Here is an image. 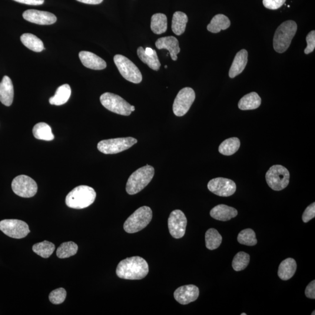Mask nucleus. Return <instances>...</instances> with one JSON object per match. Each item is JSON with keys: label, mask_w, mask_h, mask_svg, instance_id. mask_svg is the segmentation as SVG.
<instances>
[{"label": "nucleus", "mask_w": 315, "mask_h": 315, "mask_svg": "<svg viewBox=\"0 0 315 315\" xmlns=\"http://www.w3.org/2000/svg\"><path fill=\"white\" fill-rule=\"evenodd\" d=\"M148 273L147 262L140 256L128 257L122 260L117 268V276L126 280H141Z\"/></svg>", "instance_id": "obj_1"}, {"label": "nucleus", "mask_w": 315, "mask_h": 315, "mask_svg": "<svg viewBox=\"0 0 315 315\" xmlns=\"http://www.w3.org/2000/svg\"><path fill=\"white\" fill-rule=\"evenodd\" d=\"M96 197L97 193L94 189L88 186H79L66 196L65 203L69 208L83 209L94 203Z\"/></svg>", "instance_id": "obj_2"}, {"label": "nucleus", "mask_w": 315, "mask_h": 315, "mask_svg": "<svg viewBox=\"0 0 315 315\" xmlns=\"http://www.w3.org/2000/svg\"><path fill=\"white\" fill-rule=\"evenodd\" d=\"M154 174V168L150 165L138 169L128 178L126 188L127 193L133 195L143 190L150 183Z\"/></svg>", "instance_id": "obj_3"}, {"label": "nucleus", "mask_w": 315, "mask_h": 315, "mask_svg": "<svg viewBox=\"0 0 315 315\" xmlns=\"http://www.w3.org/2000/svg\"><path fill=\"white\" fill-rule=\"evenodd\" d=\"M297 31V24L294 21H287L278 26L273 39L275 51L279 54L286 52L290 47Z\"/></svg>", "instance_id": "obj_4"}, {"label": "nucleus", "mask_w": 315, "mask_h": 315, "mask_svg": "<svg viewBox=\"0 0 315 315\" xmlns=\"http://www.w3.org/2000/svg\"><path fill=\"white\" fill-rule=\"evenodd\" d=\"M152 218L150 207L143 206L137 209L129 217L124 224V230L128 234L140 231L150 224Z\"/></svg>", "instance_id": "obj_5"}, {"label": "nucleus", "mask_w": 315, "mask_h": 315, "mask_svg": "<svg viewBox=\"0 0 315 315\" xmlns=\"http://www.w3.org/2000/svg\"><path fill=\"white\" fill-rule=\"evenodd\" d=\"M290 175L286 168L280 165L272 166L266 174V180L269 187L275 191H280L287 187Z\"/></svg>", "instance_id": "obj_6"}, {"label": "nucleus", "mask_w": 315, "mask_h": 315, "mask_svg": "<svg viewBox=\"0 0 315 315\" xmlns=\"http://www.w3.org/2000/svg\"><path fill=\"white\" fill-rule=\"evenodd\" d=\"M137 142V139L132 137L112 138L101 141L97 148L103 154H115L128 150Z\"/></svg>", "instance_id": "obj_7"}, {"label": "nucleus", "mask_w": 315, "mask_h": 315, "mask_svg": "<svg viewBox=\"0 0 315 315\" xmlns=\"http://www.w3.org/2000/svg\"><path fill=\"white\" fill-rule=\"evenodd\" d=\"M114 62L123 77L126 80L134 84H139L142 81V77L140 71L133 63L125 56L116 55Z\"/></svg>", "instance_id": "obj_8"}, {"label": "nucleus", "mask_w": 315, "mask_h": 315, "mask_svg": "<svg viewBox=\"0 0 315 315\" xmlns=\"http://www.w3.org/2000/svg\"><path fill=\"white\" fill-rule=\"evenodd\" d=\"M100 101L108 110L123 116H129L131 114V105L120 96L106 92L100 97Z\"/></svg>", "instance_id": "obj_9"}, {"label": "nucleus", "mask_w": 315, "mask_h": 315, "mask_svg": "<svg viewBox=\"0 0 315 315\" xmlns=\"http://www.w3.org/2000/svg\"><path fill=\"white\" fill-rule=\"evenodd\" d=\"M12 189L18 196L25 198L34 197L37 193L38 185L31 178L26 175H19L14 179Z\"/></svg>", "instance_id": "obj_10"}, {"label": "nucleus", "mask_w": 315, "mask_h": 315, "mask_svg": "<svg viewBox=\"0 0 315 315\" xmlns=\"http://www.w3.org/2000/svg\"><path fill=\"white\" fill-rule=\"evenodd\" d=\"M195 98V92L193 89L186 87L179 92L176 97L174 105L173 111L177 117H183L187 114Z\"/></svg>", "instance_id": "obj_11"}, {"label": "nucleus", "mask_w": 315, "mask_h": 315, "mask_svg": "<svg viewBox=\"0 0 315 315\" xmlns=\"http://www.w3.org/2000/svg\"><path fill=\"white\" fill-rule=\"evenodd\" d=\"M0 230L9 237L22 239L30 233L28 225L19 220H4L0 221Z\"/></svg>", "instance_id": "obj_12"}, {"label": "nucleus", "mask_w": 315, "mask_h": 315, "mask_svg": "<svg viewBox=\"0 0 315 315\" xmlns=\"http://www.w3.org/2000/svg\"><path fill=\"white\" fill-rule=\"evenodd\" d=\"M208 190L221 197H229L233 195L237 190V185L233 181L224 178H217L209 181Z\"/></svg>", "instance_id": "obj_13"}, {"label": "nucleus", "mask_w": 315, "mask_h": 315, "mask_svg": "<svg viewBox=\"0 0 315 315\" xmlns=\"http://www.w3.org/2000/svg\"><path fill=\"white\" fill-rule=\"evenodd\" d=\"M187 223V218L183 212L180 210L172 211L168 221L169 231L171 236L176 239L184 237Z\"/></svg>", "instance_id": "obj_14"}, {"label": "nucleus", "mask_w": 315, "mask_h": 315, "mask_svg": "<svg viewBox=\"0 0 315 315\" xmlns=\"http://www.w3.org/2000/svg\"><path fill=\"white\" fill-rule=\"evenodd\" d=\"M22 15L26 21L41 25H52L57 21V18L52 13L36 9L26 10Z\"/></svg>", "instance_id": "obj_15"}, {"label": "nucleus", "mask_w": 315, "mask_h": 315, "mask_svg": "<svg viewBox=\"0 0 315 315\" xmlns=\"http://www.w3.org/2000/svg\"><path fill=\"white\" fill-rule=\"evenodd\" d=\"M198 288L194 285H187L177 288L174 293L176 301L182 305H188L196 301L199 296Z\"/></svg>", "instance_id": "obj_16"}, {"label": "nucleus", "mask_w": 315, "mask_h": 315, "mask_svg": "<svg viewBox=\"0 0 315 315\" xmlns=\"http://www.w3.org/2000/svg\"><path fill=\"white\" fill-rule=\"evenodd\" d=\"M79 58L82 64L88 68L101 70L107 66V63L104 60L91 52L87 51L79 52Z\"/></svg>", "instance_id": "obj_17"}, {"label": "nucleus", "mask_w": 315, "mask_h": 315, "mask_svg": "<svg viewBox=\"0 0 315 315\" xmlns=\"http://www.w3.org/2000/svg\"><path fill=\"white\" fill-rule=\"evenodd\" d=\"M155 46L158 49L168 50L172 59L174 61H177V55L180 54L181 48L178 39L174 36H167L158 39L155 43Z\"/></svg>", "instance_id": "obj_18"}, {"label": "nucleus", "mask_w": 315, "mask_h": 315, "mask_svg": "<svg viewBox=\"0 0 315 315\" xmlns=\"http://www.w3.org/2000/svg\"><path fill=\"white\" fill-rule=\"evenodd\" d=\"M14 95V86L11 79L5 75L0 82V101L3 105L9 107L12 104Z\"/></svg>", "instance_id": "obj_19"}, {"label": "nucleus", "mask_w": 315, "mask_h": 315, "mask_svg": "<svg viewBox=\"0 0 315 315\" xmlns=\"http://www.w3.org/2000/svg\"><path fill=\"white\" fill-rule=\"evenodd\" d=\"M212 218L218 221H227L237 216L238 211L235 208L225 204H219L210 211Z\"/></svg>", "instance_id": "obj_20"}, {"label": "nucleus", "mask_w": 315, "mask_h": 315, "mask_svg": "<svg viewBox=\"0 0 315 315\" xmlns=\"http://www.w3.org/2000/svg\"><path fill=\"white\" fill-rule=\"evenodd\" d=\"M248 52L245 49L237 53L229 71L230 78H234L243 72L248 63Z\"/></svg>", "instance_id": "obj_21"}, {"label": "nucleus", "mask_w": 315, "mask_h": 315, "mask_svg": "<svg viewBox=\"0 0 315 315\" xmlns=\"http://www.w3.org/2000/svg\"><path fill=\"white\" fill-rule=\"evenodd\" d=\"M297 268L296 261L293 258H287L280 263L278 267V276L282 280H290L296 273Z\"/></svg>", "instance_id": "obj_22"}, {"label": "nucleus", "mask_w": 315, "mask_h": 315, "mask_svg": "<svg viewBox=\"0 0 315 315\" xmlns=\"http://www.w3.org/2000/svg\"><path fill=\"white\" fill-rule=\"evenodd\" d=\"M261 99L256 92H251L240 99L238 108L243 111L253 110L260 107Z\"/></svg>", "instance_id": "obj_23"}, {"label": "nucleus", "mask_w": 315, "mask_h": 315, "mask_svg": "<svg viewBox=\"0 0 315 315\" xmlns=\"http://www.w3.org/2000/svg\"><path fill=\"white\" fill-rule=\"evenodd\" d=\"M71 94L70 86L68 84L63 85L57 89L54 97L49 99L50 104L56 106L64 105L67 102Z\"/></svg>", "instance_id": "obj_24"}, {"label": "nucleus", "mask_w": 315, "mask_h": 315, "mask_svg": "<svg viewBox=\"0 0 315 315\" xmlns=\"http://www.w3.org/2000/svg\"><path fill=\"white\" fill-rule=\"evenodd\" d=\"M231 25L230 20L223 14L215 15L211 19L210 24L207 26L208 31L217 34L221 30H225L230 27Z\"/></svg>", "instance_id": "obj_25"}, {"label": "nucleus", "mask_w": 315, "mask_h": 315, "mask_svg": "<svg viewBox=\"0 0 315 315\" xmlns=\"http://www.w3.org/2000/svg\"><path fill=\"white\" fill-rule=\"evenodd\" d=\"M188 22V17L184 12L177 11L174 13L172 22V30L175 34L180 36L184 34Z\"/></svg>", "instance_id": "obj_26"}, {"label": "nucleus", "mask_w": 315, "mask_h": 315, "mask_svg": "<svg viewBox=\"0 0 315 315\" xmlns=\"http://www.w3.org/2000/svg\"><path fill=\"white\" fill-rule=\"evenodd\" d=\"M33 134L38 140L49 141L54 140L55 138L51 126L46 123H39L35 125L33 128Z\"/></svg>", "instance_id": "obj_27"}, {"label": "nucleus", "mask_w": 315, "mask_h": 315, "mask_svg": "<svg viewBox=\"0 0 315 315\" xmlns=\"http://www.w3.org/2000/svg\"><path fill=\"white\" fill-rule=\"evenodd\" d=\"M151 28L155 34L160 35L167 31L168 20L167 16L161 13L152 15Z\"/></svg>", "instance_id": "obj_28"}, {"label": "nucleus", "mask_w": 315, "mask_h": 315, "mask_svg": "<svg viewBox=\"0 0 315 315\" xmlns=\"http://www.w3.org/2000/svg\"><path fill=\"white\" fill-rule=\"evenodd\" d=\"M137 55L141 61L147 64L149 67L155 71H158L161 67V63L159 61L157 52L154 50V52L151 55H148L145 54V49L140 47L137 49Z\"/></svg>", "instance_id": "obj_29"}, {"label": "nucleus", "mask_w": 315, "mask_h": 315, "mask_svg": "<svg viewBox=\"0 0 315 315\" xmlns=\"http://www.w3.org/2000/svg\"><path fill=\"white\" fill-rule=\"evenodd\" d=\"M21 41L26 48L35 52L44 50V43L37 36L31 34H24L21 36Z\"/></svg>", "instance_id": "obj_30"}, {"label": "nucleus", "mask_w": 315, "mask_h": 315, "mask_svg": "<svg viewBox=\"0 0 315 315\" xmlns=\"http://www.w3.org/2000/svg\"><path fill=\"white\" fill-rule=\"evenodd\" d=\"M240 145V139L237 137L230 138L222 142L219 147L218 151L221 154L230 156L236 153Z\"/></svg>", "instance_id": "obj_31"}, {"label": "nucleus", "mask_w": 315, "mask_h": 315, "mask_svg": "<svg viewBox=\"0 0 315 315\" xmlns=\"http://www.w3.org/2000/svg\"><path fill=\"white\" fill-rule=\"evenodd\" d=\"M223 238L214 228L209 229L205 233V246L209 250H216L220 246Z\"/></svg>", "instance_id": "obj_32"}, {"label": "nucleus", "mask_w": 315, "mask_h": 315, "mask_svg": "<svg viewBox=\"0 0 315 315\" xmlns=\"http://www.w3.org/2000/svg\"><path fill=\"white\" fill-rule=\"evenodd\" d=\"M32 250L35 253L43 258H48L51 256L55 250V245L47 241L36 244L33 246Z\"/></svg>", "instance_id": "obj_33"}, {"label": "nucleus", "mask_w": 315, "mask_h": 315, "mask_svg": "<svg viewBox=\"0 0 315 315\" xmlns=\"http://www.w3.org/2000/svg\"><path fill=\"white\" fill-rule=\"evenodd\" d=\"M78 245L73 242H67L63 243L60 246L56 252L57 256L60 258H65L74 256L77 253Z\"/></svg>", "instance_id": "obj_34"}, {"label": "nucleus", "mask_w": 315, "mask_h": 315, "mask_svg": "<svg viewBox=\"0 0 315 315\" xmlns=\"http://www.w3.org/2000/svg\"><path fill=\"white\" fill-rule=\"evenodd\" d=\"M238 243L247 246H254L257 243L256 234L252 229H245L240 232L238 236Z\"/></svg>", "instance_id": "obj_35"}, {"label": "nucleus", "mask_w": 315, "mask_h": 315, "mask_svg": "<svg viewBox=\"0 0 315 315\" xmlns=\"http://www.w3.org/2000/svg\"><path fill=\"white\" fill-rule=\"evenodd\" d=\"M250 261V254L244 252H238L234 257L232 266L235 271H240L244 270L247 267Z\"/></svg>", "instance_id": "obj_36"}, {"label": "nucleus", "mask_w": 315, "mask_h": 315, "mask_svg": "<svg viewBox=\"0 0 315 315\" xmlns=\"http://www.w3.org/2000/svg\"><path fill=\"white\" fill-rule=\"evenodd\" d=\"M67 296V292L63 288L52 291L49 294V298L52 304L58 305L61 304L65 301Z\"/></svg>", "instance_id": "obj_37"}, {"label": "nucleus", "mask_w": 315, "mask_h": 315, "mask_svg": "<svg viewBox=\"0 0 315 315\" xmlns=\"http://www.w3.org/2000/svg\"><path fill=\"white\" fill-rule=\"evenodd\" d=\"M307 47L305 49V54L308 55L314 51L315 48V31H312L307 36Z\"/></svg>", "instance_id": "obj_38"}, {"label": "nucleus", "mask_w": 315, "mask_h": 315, "mask_svg": "<svg viewBox=\"0 0 315 315\" xmlns=\"http://www.w3.org/2000/svg\"><path fill=\"white\" fill-rule=\"evenodd\" d=\"M286 1V0H263L265 7L273 10L280 8Z\"/></svg>", "instance_id": "obj_39"}, {"label": "nucleus", "mask_w": 315, "mask_h": 315, "mask_svg": "<svg viewBox=\"0 0 315 315\" xmlns=\"http://www.w3.org/2000/svg\"><path fill=\"white\" fill-rule=\"evenodd\" d=\"M315 217V203H313L308 206L305 210L303 215L304 223H308Z\"/></svg>", "instance_id": "obj_40"}, {"label": "nucleus", "mask_w": 315, "mask_h": 315, "mask_svg": "<svg viewBox=\"0 0 315 315\" xmlns=\"http://www.w3.org/2000/svg\"><path fill=\"white\" fill-rule=\"evenodd\" d=\"M306 296L307 298H311V299H315V281L313 280L308 285L306 292Z\"/></svg>", "instance_id": "obj_41"}, {"label": "nucleus", "mask_w": 315, "mask_h": 315, "mask_svg": "<svg viewBox=\"0 0 315 315\" xmlns=\"http://www.w3.org/2000/svg\"><path fill=\"white\" fill-rule=\"evenodd\" d=\"M14 1L31 5H40L44 4L45 0H14Z\"/></svg>", "instance_id": "obj_42"}, {"label": "nucleus", "mask_w": 315, "mask_h": 315, "mask_svg": "<svg viewBox=\"0 0 315 315\" xmlns=\"http://www.w3.org/2000/svg\"><path fill=\"white\" fill-rule=\"evenodd\" d=\"M77 1L84 4L96 5L101 4L104 0H77Z\"/></svg>", "instance_id": "obj_43"}, {"label": "nucleus", "mask_w": 315, "mask_h": 315, "mask_svg": "<svg viewBox=\"0 0 315 315\" xmlns=\"http://www.w3.org/2000/svg\"><path fill=\"white\" fill-rule=\"evenodd\" d=\"M154 52V50H152L151 48H147L145 49V53L146 54L150 55Z\"/></svg>", "instance_id": "obj_44"}, {"label": "nucleus", "mask_w": 315, "mask_h": 315, "mask_svg": "<svg viewBox=\"0 0 315 315\" xmlns=\"http://www.w3.org/2000/svg\"><path fill=\"white\" fill-rule=\"evenodd\" d=\"M131 112H134L135 111V107H134V106H131Z\"/></svg>", "instance_id": "obj_45"}, {"label": "nucleus", "mask_w": 315, "mask_h": 315, "mask_svg": "<svg viewBox=\"0 0 315 315\" xmlns=\"http://www.w3.org/2000/svg\"><path fill=\"white\" fill-rule=\"evenodd\" d=\"M311 315H315V311L313 312V313H312V314H311Z\"/></svg>", "instance_id": "obj_46"}, {"label": "nucleus", "mask_w": 315, "mask_h": 315, "mask_svg": "<svg viewBox=\"0 0 315 315\" xmlns=\"http://www.w3.org/2000/svg\"><path fill=\"white\" fill-rule=\"evenodd\" d=\"M247 315V314H245V313L241 314V315Z\"/></svg>", "instance_id": "obj_47"}, {"label": "nucleus", "mask_w": 315, "mask_h": 315, "mask_svg": "<svg viewBox=\"0 0 315 315\" xmlns=\"http://www.w3.org/2000/svg\"><path fill=\"white\" fill-rule=\"evenodd\" d=\"M165 68H168V66H167V65H165Z\"/></svg>", "instance_id": "obj_48"}]
</instances>
